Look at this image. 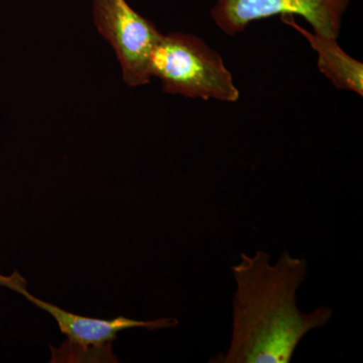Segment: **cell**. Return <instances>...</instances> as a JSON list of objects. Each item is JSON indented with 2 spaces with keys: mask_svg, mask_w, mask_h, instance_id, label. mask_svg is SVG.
<instances>
[{
  "mask_svg": "<svg viewBox=\"0 0 363 363\" xmlns=\"http://www.w3.org/2000/svg\"><path fill=\"white\" fill-rule=\"evenodd\" d=\"M93 16L98 32L116 52L125 84H149L150 61L162 33L126 0H93Z\"/></svg>",
  "mask_w": 363,
  "mask_h": 363,
  "instance_id": "obj_4",
  "label": "cell"
},
{
  "mask_svg": "<svg viewBox=\"0 0 363 363\" xmlns=\"http://www.w3.org/2000/svg\"><path fill=\"white\" fill-rule=\"evenodd\" d=\"M0 286L21 294L40 309L49 313L58 324L66 341L59 348L51 347L52 363H114L118 362L112 351V343L119 332L133 328L155 331L178 325L175 318H161L152 321H138L126 317L111 320L79 316L57 306L35 297L28 291V281L18 272L11 276L0 274Z\"/></svg>",
  "mask_w": 363,
  "mask_h": 363,
  "instance_id": "obj_3",
  "label": "cell"
},
{
  "mask_svg": "<svg viewBox=\"0 0 363 363\" xmlns=\"http://www.w3.org/2000/svg\"><path fill=\"white\" fill-rule=\"evenodd\" d=\"M236 281L233 328L222 363H289L303 337L330 321V308L301 311L296 297L307 276V262L281 253L276 264L269 253H242L231 267Z\"/></svg>",
  "mask_w": 363,
  "mask_h": 363,
  "instance_id": "obj_1",
  "label": "cell"
},
{
  "mask_svg": "<svg viewBox=\"0 0 363 363\" xmlns=\"http://www.w3.org/2000/svg\"><path fill=\"white\" fill-rule=\"evenodd\" d=\"M350 0H215L212 21L229 37L245 32L253 21L272 16H301L313 32L338 39Z\"/></svg>",
  "mask_w": 363,
  "mask_h": 363,
  "instance_id": "obj_5",
  "label": "cell"
},
{
  "mask_svg": "<svg viewBox=\"0 0 363 363\" xmlns=\"http://www.w3.org/2000/svg\"><path fill=\"white\" fill-rule=\"evenodd\" d=\"M150 76L169 94L226 104L240 98L221 55L190 33L162 35L150 56Z\"/></svg>",
  "mask_w": 363,
  "mask_h": 363,
  "instance_id": "obj_2",
  "label": "cell"
},
{
  "mask_svg": "<svg viewBox=\"0 0 363 363\" xmlns=\"http://www.w3.org/2000/svg\"><path fill=\"white\" fill-rule=\"evenodd\" d=\"M281 21L307 40L316 52L318 69L336 89L350 91L363 96L362 63L343 51L337 39L310 32L298 25L294 16H281Z\"/></svg>",
  "mask_w": 363,
  "mask_h": 363,
  "instance_id": "obj_6",
  "label": "cell"
}]
</instances>
